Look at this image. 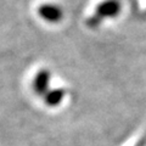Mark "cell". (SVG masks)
<instances>
[{
	"instance_id": "obj_1",
	"label": "cell",
	"mask_w": 146,
	"mask_h": 146,
	"mask_svg": "<svg viewBox=\"0 0 146 146\" xmlns=\"http://www.w3.org/2000/svg\"><path fill=\"white\" fill-rule=\"evenodd\" d=\"M121 11V4L118 0H105L101 4H99L96 7L95 16L91 17L88 21L90 26H96L100 23V21L105 17H115Z\"/></svg>"
},
{
	"instance_id": "obj_4",
	"label": "cell",
	"mask_w": 146,
	"mask_h": 146,
	"mask_svg": "<svg viewBox=\"0 0 146 146\" xmlns=\"http://www.w3.org/2000/svg\"><path fill=\"white\" fill-rule=\"evenodd\" d=\"M62 98H63V90H52L46 95L45 101L50 106H55V105L61 102Z\"/></svg>"
},
{
	"instance_id": "obj_3",
	"label": "cell",
	"mask_w": 146,
	"mask_h": 146,
	"mask_svg": "<svg viewBox=\"0 0 146 146\" xmlns=\"http://www.w3.org/2000/svg\"><path fill=\"white\" fill-rule=\"evenodd\" d=\"M50 82V73L48 71H40L34 79V90L38 94H44Z\"/></svg>"
},
{
	"instance_id": "obj_2",
	"label": "cell",
	"mask_w": 146,
	"mask_h": 146,
	"mask_svg": "<svg viewBox=\"0 0 146 146\" xmlns=\"http://www.w3.org/2000/svg\"><path fill=\"white\" fill-rule=\"evenodd\" d=\"M39 15L42 16L45 21L48 22H58L62 18V10L61 7H58L52 4H45V5L39 7Z\"/></svg>"
}]
</instances>
